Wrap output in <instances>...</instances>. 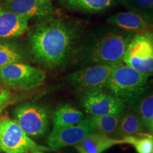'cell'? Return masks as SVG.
I'll use <instances>...</instances> for the list:
<instances>
[{
	"instance_id": "1",
	"label": "cell",
	"mask_w": 153,
	"mask_h": 153,
	"mask_svg": "<svg viewBox=\"0 0 153 153\" xmlns=\"http://www.w3.org/2000/svg\"><path fill=\"white\" fill-rule=\"evenodd\" d=\"M81 28L75 23L51 19L30 28L28 41L36 62L48 68L62 66L75 53Z\"/></svg>"
},
{
	"instance_id": "2",
	"label": "cell",
	"mask_w": 153,
	"mask_h": 153,
	"mask_svg": "<svg viewBox=\"0 0 153 153\" xmlns=\"http://www.w3.org/2000/svg\"><path fill=\"white\" fill-rule=\"evenodd\" d=\"M135 35L116 27L94 32L76 48L74 55L84 65H118L123 62L125 52Z\"/></svg>"
},
{
	"instance_id": "3",
	"label": "cell",
	"mask_w": 153,
	"mask_h": 153,
	"mask_svg": "<svg viewBox=\"0 0 153 153\" xmlns=\"http://www.w3.org/2000/svg\"><path fill=\"white\" fill-rule=\"evenodd\" d=\"M150 76L140 73L122 62L113 72L105 88L126 104H131L147 92Z\"/></svg>"
},
{
	"instance_id": "4",
	"label": "cell",
	"mask_w": 153,
	"mask_h": 153,
	"mask_svg": "<svg viewBox=\"0 0 153 153\" xmlns=\"http://www.w3.org/2000/svg\"><path fill=\"white\" fill-rule=\"evenodd\" d=\"M46 79L41 69L24 62H16L0 68V81L6 87L29 91L41 87Z\"/></svg>"
},
{
	"instance_id": "5",
	"label": "cell",
	"mask_w": 153,
	"mask_h": 153,
	"mask_svg": "<svg viewBox=\"0 0 153 153\" xmlns=\"http://www.w3.org/2000/svg\"><path fill=\"white\" fill-rule=\"evenodd\" d=\"M123 62L143 74H153V33H135L129 42Z\"/></svg>"
},
{
	"instance_id": "6",
	"label": "cell",
	"mask_w": 153,
	"mask_h": 153,
	"mask_svg": "<svg viewBox=\"0 0 153 153\" xmlns=\"http://www.w3.org/2000/svg\"><path fill=\"white\" fill-rule=\"evenodd\" d=\"M0 148L5 153H28L35 150L51 151L38 145L23 131L14 120L1 118L0 121Z\"/></svg>"
},
{
	"instance_id": "7",
	"label": "cell",
	"mask_w": 153,
	"mask_h": 153,
	"mask_svg": "<svg viewBox=\"0 0 153 153\" xmlns=\"http://www.w3.org/2000/svg\"><path fill=\"white\" fill-rule=\"evenodd\" d=\"M117 65H95L84 67L70 74L69 82L81 94L102 90L106 87L107 82Z\"/></svg>"
},
{
	"instance_id": "8",
	"label": "cell",
	"mask_w": 153,
	"mask_h": 153,
	"mask_svg": "<svg viewBox=\"0 0 153 153\" xmlns=\"http://www.w3.org/2000/svg\"><path fill=\"white\" fill-rule=\"evenodd\" d=\"M14 120L28 136L42 137L49 129V113L39 105L26 103L15 108Z\"/></svg>"
},
{
	"instance_id": "9",
	"label": "cell",
	"mask_w": 153,
	"mask_h": 153,
	"mask_svg": "<svg viewBox=\"0 0 153 153\" xmlns=\"http://www.w3.org/2000/svg\"><path fill=\"white\" fill-rule=\"evenodd\" d=\"M79 104L90 116L121 114L126 108V104L121 99L102 90L82 93Z\"/></svg>"
},
{
	"instance_id": "10",
	"label": "cell",
	"mask_w": 153,
	"mask_h": 153,
	"mask_svg": "<svg viewBox=\"0 0 153 153\" xmlns=\"http://www.w3.org/2000/svg\"><path fill=\"white\" fill-rule=\"evenodd\" d=\"M92 132L87 118L76 125L53 128L48 136L47 143L52 150L75 146Z\"/></svg>"
},
{
	"instance_id": "11",
	"label": "cell",
	"mask_w": 153,
	"mask_h": 153,
	"mask_svg": "<svg viewBox=\"0 0 153 153\" xmlns=\"http://www.w3.org/2000/svg\"><path fill=\"white\" fill-rule=\"evenodd\" d=\"M1 4L11 12L29 19L47 17L53 10L52 0H3Z\"/></svg>"
},
{
	"instance_id": "12",
	"label": "cell",
	"mask_w": 153,
	"mask_h": 153,
	"mask_svg": "<svg viewBox=\"0 0 153 153\" xmlns=\"http://www.w3.org/2000/svg\"><path fill=\"white\" fill-rule=\"evenodd\" d=\"M106 23L134 34L151 31L153 28V25L147 22L141 15L129 11L112 15L106 19Z\"/></svg>"
},
{
	"instance_id": "13",
	"label": "cell",
	"mask_w": 153,
	"mask_h": 153,
	"mask_svg": "<svg viewBox=\"0 0 153 153\" xmlns=\"http://www.w3.org/2000/svg\"><path fill=\"white\" fill-rule=\"evenodd\" d=\"M29 20L8 11L0 4V38L22 36L28 29Z\"/></svg>"
},
{
	"instance_id": "14",
	"label": "cell",
	"mask_w": 153,
	"mask_h": 153,
	"mask_svg": "<svg viewBox=\"0 0 153 153\" xmlns=\"http://www.w3.org/2000/svg\"><path fill=\"white\" fill-rule=\"evenodd\" d=\"M118 144H123V140L113 138L104 133L92 132L74 148L79 153H102Z\"/></svg>"
},
{
	"instance_id": "15",
	"label": "cell",
	"mask_w": 153,
	"mask_h": 153,
	"mask_svg": "<svg viewBox=\"0 0 153 153\" xmlns=\"http://www.w3.org/2000/svg\"><path fill=\"white\" fill-rule=\"evenodd\" d=\"M116 0H58L61 7L69 11L99 13L109 9Z\"/></svg>"
},
{
	"instance_id": "16",
	"label": "cell",
	"mask_w": 153,
	"mask_h": 153,
	"mask_svg": "<svg viewBox=\"0 0 153 153\" xmlns=\"http://www.w3.org/2000/svg\"><path fill=\"white\" fill-rule=\"evenodd\" d=\"M85 119L81 111L71 104H65L57 107L52 116L53 128L76 125Z\"/></svg>"
},
{
	"instance_id": "17",
	"label": "cell",
	"mask_w": 153,
	"mask_h": 153,
	"mask_svg": "<svg viewBox=\"0 0 153 153\" xmlns=\"http://www.w3.org/2000/svg\"><path fill=\"white\" fill-rule=\"evenodd\" d=\"M145 127L133 110L124 111L120 115L116 134L122 137L145 133Z\"/></svg>"
},
{
	"instance_id": "18",
	"label": "cell",
	"mask_w": 153,
	"mask_h": 153,
	"mask_svg": "<svg viewBox=\"0 0 153 153\" xmlns=\"http://www.w3.org/2000/svg\"><path fill=\"white\" fill-rule=\"evenodd\" d=\"M121 114L89 116L87 119L93 132L109 135L116 133Z\"/></svg>"
},
{
	"instance_id": "19",
	"label": "cell",
	"mask_w": 153,
	"mask_h": 153,
	"mask_svg": "<svg viewBox=\"0 0 153 153\" xmlns=\"http://www.w3.org/2000/svg\"><path fill=\"white\" fill-rule=\"evenodd\" d=\"M132 110L137 115L146 130L153 118V91L145 93L131 104Z\"/></svg>"
},
{
	"instance_id": "20",
	"label": "cell",
	"mask_w": 153,
	"mask_h": 153,
	"mask_svg": "<svg viewBox=\"0 0 153 153\" xmlns=\"http://www.w3.org/2000/svg\"><path fill=\"white\" fill-rule=\"evenodd\" d=\"M24 53L16 44L0 41V68L16 62H24Z\"/></svg>"
},
{
	"instance_id": "21",
	"label": "cell",
	"mask_w": 153,
	"mask_h": 153,
	"mask_svg": "<svg viewBox=\"0 0 153 153\" xmlns=\"http://www.w3.org/2000/svg\"><path fill=\"white\" fill-rule=\"evenodd\" d=\"M128 11L141 15L153 25V0H121Z\"/></svg>"
},
{
	"instance_id": "22",
	"label": "cell",
	"mask_w": 153,
	"mask_h": 153,
	"mask_svg": "<svg viewBox=\"0 0 153 153\" xmlns=\"http://www.w3.org/2000/svg\"><path fill=\"white\" fill-rule=\"evenodd\" d=\"M124 143L131 144L137 153L153 152V135L150 133H143L135 135L126 136L122 138Z\"/></svg>"
},
{
	"instance_id": "23",
	"label": "cell",
	"mask_w": 153,
	"mask_h": 153,
	"mask_svg": "<svg viewBox=\"0 0 153 153\" xmlns=\"http://www.w3.org/2000/svg\"><path fill=\"white\" fill-rule=\"evenodd\" d=\"M11 97V92L8 89L0 87V113L8 105Z\"/></svg>"
},
{
	"instance_id": "24",
	"label": "cell",
	"mask_w": 153,
	"mask_h": 153,
	"mask_svg": "<svg viewBox=\"0 0 153 153\" xmlns=\"http://www.w3.org/2000/svg\"><path fill=\"white\" fill-rule=\"evenodd\" d=\"M148 131V133L152 134L153 135V118H152V120H151L150 124H149V126L148 128V129H147Z\"/></svg>"
},
{
	"instance_id": "25",
	"label": "cell",
	"mask_w": 153,
	"mask_h": 153,
	"mask_svg": "<svg viewBox=\"0 0 153 153\" xmlns=\"http://www.w3.org/2000/svg\"><path fill=\"white\" fill-rule=\"evenodd\" d=\"M30 153H45L43 151H41V150H35V151H32Z\"/></svg>"
},
{
	"instance_id": "26",
	"label": "cell",
	"mask_w": 153,
	"mask_h": 153,
	"mask_svg": "<svg viewBox=\"0 0 153 153\" xmlns=\"http://www.w3.org/2000/svg\"><path fill=\"white\" fill-rule=\"evenodd\" d=\"M0 114H1V113H0ZM1 115H0V121H1Z\"/></svg>"
},
{
	"instance_id": "27",
	"label": "cell",
	"mask_w": 153,
	"mask_h": 153,
	"mask_svg": "<svg viewBox=\"0 0 153 153\" xmlns=\"http://www.w3.org/2000/svg\"><path fill=\"white\" fill-rule=\"evenodd\" d=\"M0 150H1V148H0Z\"/></svg>"
},
{
	"instance_id": "28",
	"label": "cell",
	"mask_w": 153,
	"mask_h": 153,
	"mask_svg": "<svg viewBox=\"0 0 153 153\" xmlns=\"http://www.w3.org/2000/svg\"><path fill=\"white\" fill-rule=\"evenodd\" d=\"M152 153H153V152H152Z\"/></svg>"
}]
</instances>
